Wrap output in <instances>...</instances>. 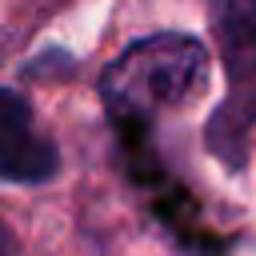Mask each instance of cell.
Segmentation results:
<instances>
[{"label": "cell", "instance_id": "obj_4", "mask_svg": "<svg viewBox=\"0 0 256 256\" xmlns=\"http://www.w3.org/2000/svg\"><path fill=\"white\" fill-rule=\"evenodd\" d=\"M0 256H16V236L4 220H0Z\"/></svg>", "mask_w": 256, "mask_h": 256}, {"label": "cell", "instance_id": "obj_2", "mask_svg": "<svg viewBox=\"0 0 256 256\" xmlns=\"http://www.w3.org/2000/svg\"><path fill=\"white\" fill-rule=\"evenodd\" d=\"M60 168L48 136H40L32 108L20 92L0 88V176L16 184H40Z\"/></svg>", "mask_w": 256, "mask_h": 256}, {"label": "cell", "instance_id": "obj_1", "mask_svg": "<svg viewBox=\"0 0 256 256\" xmlns=\"http://www.w3.org/2000/svg\"><path fill=\"white\" fill-rule=\"evenodd\" d=\"M204 72H208V56L200 40L164 32L120 52L100 80V96L116 120L144 124L156 112L188 100L200 88Z\"/></svg>", "mask_w": 256, "mask_h": 256}, {"label": "cell", "instance_id": "obj_3", "mask_svg": "<svg viewBox=\"0 0 256 256\" xmlns=\"http://www.w3.org/2000/svg\"><path fill=\"white\" fill-rule=\"evenodd\" d=\"M208 12L232 84H248L256 76V0H208Z\"/></svg>", "mask_w": 256, "mask_h": 256}]
</instances>
